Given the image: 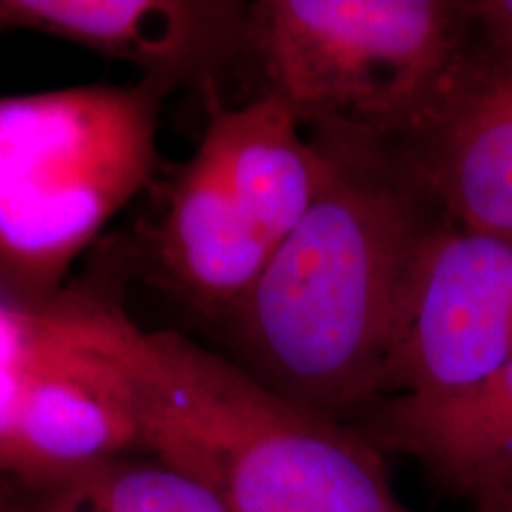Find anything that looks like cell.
I'll return each instance as SVG.
<instances>
[{
    "label": "cell",
    "mask_w": 512,
    "mask_h": 512,
    "mask_svg": "<svg viewBox=\"0 0 512 512\" xmlns=\"http://www.w3.org/2000/svg\"><path fill=\"white\" fill-rule=\"evenodd\" d=\"M309 136L328 159L323 188L226 320L230 358L285 401L354 427L384 401L420 256L448 216L387 140Z\"/></svg>",
    "instance_id": "6da1fadb"
},
{
    "label": "cell",
    "mask_w": 512,
    "mask_h": 512,
    "mask_svg": "<svg viewBox=\"0 0 512 512\" xmlns=\"http://www.w3.org/2000/svg\"><path fill=\"white\" fill-rule=\"evenodd\" d=\"M62 335L121 382L143 453L207 486L228 512H411L354 427L273 394L230 356L143 330L107 304H53Z\"/></svg>",
    "instance_id": "7a4b0ae2"
},
{
    "label": "cell",
    "mask_w": 512,
    "mask_h": 512,
    "mask_svg": "<svg viewBox=\"0 0 512 512\" xmlns=\"http://www.w3.org/2000/svg\"><path fill=\"white\" fill-rule=\"evenodd\" d=\"M169 95L150 79L0 95V275L19 294H53L157 176Z\"/></svg>",
    "instance_id": "3957f363"
},
{
    "label": "cell",
    "mask_w": 512,
    "mask_h": 512,
    "mask_svg": "<svg viewBox=\"0 0 512 512\" xmlns=\"http://www.w3.org/2000/svg\"><path fill=\"white\" fill-rule=\"evenodd\" d=\"M470 46V0H252L245 64L306 133L394 143Z\"/></svg>",
    "instance_id": "277c9868"
},
{
    "label": "cell",
    "mask_w": 512,
    "mask_h": 512,
    "mask_svg": "<svg viewBox=\"0 0 512 512\" xmlns=\"http://www.w3.org/2000/svg\"><path fill=\"white\" fill-rule=\"evenodd\" d=\"M510 358L512 238L446 219L420 256L384 399L458 392Z\"/></svg>",
    "instance_id": "5b68a950"
},
{
    "label": "cell",
    "mask_w": 512,
    "mask_h": 512,
    "mask_svg": "<svg viewBox=\"0 0 512 512\" xmlns=\"http://www.w3.org/2000/svg\"><path fill=\"white\" fill-rule=\"evenodd\" d=\"M245 0H0V31H27L121 60L140 79L200 88L245 64Z\"/></svg>",
    "instance_id": "8992f818"
},
{
    "label": "cell",
    "mask_w": 512,
    "mask_h": 512,
    "mask_svg": "<svg viewBox=\"0 0 512 512\" xmlns=\"http://www.w3.org/2000/svg\"><path fill=\"white\" fill-rule=\"evenodd\" d=\"M143 453L121 382L57 328L50 304L19 358V387L0 475L41 479Z\"/></svg>",
    "instance_id": "52a82bcc"
},
{
    "label": "cell",
    "mask_w": 512,
    "mask_h": 512,
    "mask_svg": "<svg viewBox=\"0 0 512 512\" xmlns=\"http://www.w3.org/2000/svg\"><path fill=\"white\" fill-rule=\"evenodd\" d=\"M392 145L453 223L512 238V62L470 46Z\"/></svg>",
    "instance_id": "ba28073f"
},
{
    "label": "cell",
    "mask_w": 512,
    "mask_h": 512,
    "mask_svg": "<svg viewBox=\"0 0 512 512\" xmlns=\"http://www.w3.org/2000/svg\"><path fill=\"white\" fill-rule=\"evenodd\" d=\"M159 275L200 316L226 320L264 273L268 245L223 174L207 138L178 166L152 235Z\"/></svg>",
    "instance_id": "9c48e42d"
},
{
    "label": "cell",
    "mask_w": 512,
    "mask_h": 512,
    "mask_svg": "<svg viewBox=\"0 0 512 512\" xmlns=\"http://www.w3.org/2000/svg\"><path fill=\"white\" fill-rule=\"evenodd\" d=\"M354 430L475 505L494 501L512 489V358L458 392L384 399Z\"/></svg>",
    "instance_id": "30bf717a"
},
{
    "label": "cell",
    "mask_w": 512,
    "mask_h": 512,
    "mask_svg": "<svg viewBox=\"0 0 512 512\" xmlns=\"http://www.w3.org/2000/svg\"><path fill=\"white\" fill-rule=\"evenodd\" d=\"M202 136L242 209L275 249L323 188L328 159L320 145L283 102L256 93L240 105H209Z\"/></svg>",
    "instance_id": "8fae6325"
},
{
    "label": "cell",
    "mask_w": 512,
    "mask_h": 512,
    "mask_svg": "<svg viewBox=\"0 0 512 512\" xmlns=\"http://www.w3.org/2000/svg\"><path fill=\"white\" fill-rule=\"evenodd\" d=\"M12 484L22 512H228L207 486L150 453Z\"/></svg>",
    "instance_id": "7c38bea8"
},
{
    "label": "cell",
    "mask_w": 512,
    "mask_h": 512,
    "mask_svg": "<svg viewBox=\"0 0 512 512\" xmlns=\"http://www.w3.org/2000/svg\"><path fill=\"white\" fill-rule=\"evenodd\" d=\"M472 46L491 60L512 62V0H470Z\"/></svg>",
    "instance_id": "4fadbf2b"
},
{
    "label": "cell",
    "mask_w": 512,
    "mask_h": 512,
    "mask_svg": "<svg viewBox=\"0 0 512 512\" xmlns=\"http://www.w3.org/2000/svg\"><path fill=\"white\" fill-rule=\"evenodd\" d=\"M0 512H22L15 484H12L10 477L3 475H0Z\"/></svg>",
    "instance_id": "5bb4252c"
},
{
    "label": "cell",
    "mask_w": 512,
    "mask_h": 512,
    "mask_svg": "<svg viewBox=\"0 0 512 512\" xmlns=\"http://www.w3.org/2000/svg\"><path fill=\"white\" fill-rule=\"evenodd\" d=\"M475 512H512V489L494 498V501L475 505Z\"/></svg>",
    "instance_id": "9a60e30c"
}]
</instances>
